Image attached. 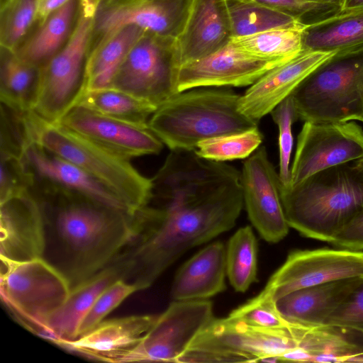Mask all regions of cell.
<instances>
[{"label": "cell", "mask_w": 363, "mask_h": 363, "mask_svg": "<svg viewBox=\"0 0 363 363\" xmlns=\"http://www.w3.org/2000/svg\"><path fill=\"white\" fill-rule=\"evenodd\" d=\"M45 226L60 253L58 269L71 288L89 279L155 228L147 207L133 214L85 196L65 191H35Z\"/></svg>", "instance_id": "1"}, {"label": "cell", "mask_w": 363, "mask_h": 363, "mask_svg": "<svg viewBox=\"0 0 363 363\" xmlns=\"http://www.w3.org/2000/svg\"><path fill=\"white\" fill-rule=\"evenodd\" d=\"M243 203L240 180L205 197L153 205L162 211L160 223L145 241L128 250L132 282L141 290L150 287L187 250L230 230Z\"/></svg>", "instance_id": "2"}, {"label": "cell", "mask_w": 363, "mask_h": 363, "mask_svg": "<svg viewBox=\"0 0 363 363\" xmlns=\"http://www.w3.org/2000/svg\"><path fill=\"white\" fill-rule=\"evenodd\" d=\"M289 227L331 242L363 208V177L354 162L320 171L293 186H281Z\"/></svg>", "instance_id": "3"}, {"label": "cell", "mask_w": 363, "mask_h": 363, "mask_svg": "<svg viewBox=\"0 0 363 363\" xmlns=\"http://www.w3.org/2000/svg\"><path fill=\"white\" fill-rule=\"evenodd\" d=\"M240 97L209 87L182 91L157 108L148 127L171 150H196L202 140L258 127L239 111Z\"/></svg>", "instance_id": "4"}, {"label": "cell", "mask_w": 363, "mask_h": 363, "mask_svg": "<svg viewBox=\"0 0 363 363\" xmlns=\"http://www.w3.org/2000/svg\"><path fill=\"white\" fill-rule=\"evenodd\" d=\"M29 122L33 138L42 146L74 163L113 191L131 213L146 206L152 183L121 155L33 111Z\"/></svg>", "instance_id": "5"}, {"label": "cell", "mask_w": 363, "mask_h": 363, "mask_svg": "<svg viewBox=\"0 0 363 363\" xmlns=\"http://www.w3.org/2000/svg\"><path fill=\"white\" fill-rule=\"evenodd\" d=\"M308 362L299 347L294 325L269 328L228 315L213 318L177 363Z\"/></svg>", "instance_id": "6"}, {"label": "cell", "mask_w": 363, "mask_h": 363, "mask_svg": "<svg viewBox=\"0 0 363 363\" xmlns=\"http://www.w3.org/2000/svg\"><path fill=\"white\" fill-rule=\"evenodd\" d=\"M291 95L304 122L358 121L363 113V50L335 55Z\"/></svg>", "instance_id": "7"}, {"label": "cell", "mask_w": 363, "mask_h": 363, "mask_svg": "<svg viewBox=\"0 0 363 363\" xmlns=\"http://www.w3.org/2000/svg\"><path fill=\"white\" fill-rule=\"evenodd\" d=\"M70 289L65 275L43 257L22 262L1 259L2 301L23 325L41 337Z\"/></svg>", "instance_id": "8"}, {"label": "cell", "mask_w": 363, "mask_h": 363, "mask_svg": "<svg viewBox=\"0 0 363 363\" xmlns=\"http://www.w3.org/2000/svg\"><path fill=\"white\" fill-rule=\"evenodd\" d=\"M97 3L98 0H82L80 16L70 40L40 68L38 86L31 111L46 121L57 122L84 91Z\"/></svg>", "instance_id": "9"}, {"label": "cell", "mask_w": 363, "mask_h": 363, "mask_svg": "<svg viewBox=\"0 0 363 363\" xmlns=\"http://www.w3.org/2000/svg\"><path fill=\"white\" fill-rule=\"evenodd\" d=\"M181 66L177 39L145 32L129 51L109 88L126 92L157 108L177 91Z\"/></svg>", "instance_id": "10"}, {"label": "cell", "mask_w": 363, "mask_h": 363, "mask_svg": "<svg viewBox=\"0 0 363 363\" xmlns=\"http://www.w3.org/2000/svg\"><path fill=\"white\" fill-rule=\"evenodd\" d=\"M191 4L192 0H98L89 55L128 26L177 39L186 26Z\"/></svg>", "instance_id": "11"}, {"label": "cell", "mask_w": 363, "mask_h": 363, "mask_svg": "<svg viewBox=\"0 0 363 363\" xmlns=\"http://www.w3.org/2000/svg\"><path fill=\"white\" fill-rule=\"evenodd\" d=\"M214 318L207 299L174 300L139 343L116 363L175 362Z\"/></svg>", "instance_id": "12"}, {"label": "cell", "mask_w": 363, "mask_h": 363, "mask_svg": "<svg viewBox=\"0 0 363 363\" xmlns=\"http://www.w3.org/2000/svg\"><path fill=\"white\" fill-rule=\"evenodd\" d=\"M362 158L363 129L353 121H305L297 138L287 186L320 171Z\"/></svg>", "instance_id": "13"}, {"label": "cell", "mask_w": 363, "mask_h": 363, "mask_svg": "<svg viewBox=\"0 0 363 363\" xmlns=\"http://www.w3.org/2000/svg\"><path fill=\"white\" fill-rule=\"evenodd\" d=\"M149 203L189 200L209 196L241 180V172L224 162L205 159L195 150H171L151 179Z\"/></svg>", "instance_id": "14"}, {"label": "cell", "mask_w": 363, "mask_h": 363, "mask_svg": "<svg viewBox=\"0 0 363 363\" xmlns=\"http://www.w3.org/2000/svg\"><path fill=\"white\" fill-rule=\"evenodd\" d=\"M363 277V252L328 248L295 250L260 292L277 300L295 290L340 279Z\"/></svg>", "instance_id": "15"}, {"label": "cell", "mask_w": 363, "mask_h": 363, "mask_svg": "<svg viewBox=\"0 0 363 363\" xmlns=\"http://www.w3.org/2000/svg\"><path fill=\"white\" fill-rule=\"evenodd\" d=\"M243 201L249 219L260 236L276 243L288 234L279 173L261 146L244 162L241 172Z\"/></svg>", "instance_id": "16"}, {"label": "cell", "mask_w": 363, "mask_h": 363, "mask_svg": "<svg viewBox=\"0 0 363 363\" xmlns=\"http://www.w3.org/2000/svg\"><path fill=\"white\" fill-rule=\"evenodd\" d=\"M288 61L259 58L230 43L208 56L182 64L177 74V91L252 85L267 72Z\"/></svg>", "instance_id": "17"}, {"label": "cell", "mask_w": 363, "mask_h": 363, "mask_svg": "<svg viewBox=\"0 0 363 363\" xmlns=\"http://www.w3.org/2000/svg\"><path fill=\"white\" fill-rule=\"evenodd\" d=\"M21 157L31 178L32 189L76 193L130 213L102 183L74 163L47 150L34 138L26 143Z\"/></svg>", "instance_id": "18"}, {"label": "cell", "mask_w": 363, "mask_h": 363, "mask_svg": "<svg viewBox=\"0 0 363 363\" xmlns=\"http://www.w3.org/2000/svg\"><path fill=\"white\" fill-rule=\"evenodd\" d=\"M0 257L15 262L43 257L45 224L40 203L30 188L0 200Z\"/></svg>", "instance_id": "19"}, {"label": "cell", "mask_w": 363, "mask_h": 363, "mask_svg": "<svg viewBox=\"0 0 363 363\" xmlns=\"http://www.w3.org/2000/svg\"><path fill=\"white\" fill-rule=\"evenodd\" d=\"M55 123L130 160L158 154L163 147L148 125L130 123L79 106Z\"/></svg>", "instance_id": "20"}, {"label": "cell", "mask_w": 363, "mask_h": 363, "mask_svg": "<svg viewBox=\"0 0 363 363\" xmlns=\"http://www.w3.org/2000/svg\"><path fill=\"white\" fill-rule=\"evenodd\" d=\"M336 55L335 51L303 50L293 59L267 72L240 95L239 111L258 123L311 74Z\"/></svg>", "instance_id": "21"}, {"label": "cell", "mask_w": 363, "mask_h": 363, "mask_svg": "<svg viewBox=\"0 0 363 363\" xmlns=\"http://www.w3.org/2000/svg\"><path fill=\"white\" fill-rule=\"evenodd\" d=\"M133 267V260L123 252L109 265L71 288L63 304L48 320L43 337L55 345L76 339L82 320L97 298L115 281L130 278Z\"/></svg>", "instance_id": "22"}, {"label": "cell", "mask_w": 363, "mask_h": 363, "mask_svg": "<svg viewBox=\"0 0 363 363\" xmlns=\"http://www.w3.org/2000/svg\"><path fill=\"white\" fill-rule=\"evenodd\" d=\"M157 317L133 315L104 320L87 333L57 345L90 359L116 363L139 343Z\"/></svg>", "instance_id": "23"}, {"label": "cell", "mask_w": 363, "mask_h": 363, "mask_svg": "<svg viewBox=\"0 0 363 363\" xmlns=\"http://www.w3.org/2000/svg\"><path fill=\"white\" fill-rule=\"evenodd\" d=\"M232 38L227 0H192L186 26L177 38L181 65L219 50Z\"/></svg>", "instance_id": "24"}, {"label": "cell", "mask_w": 363, "mask_h": 363, "mask_svg": "<svg viewBox=\"0 0 363 363\" xmlns=\"http://www.w3.org/2000/svg\"><path fill=\"white\" fill-rule=\"evenodd\" d=\"M360 278L340 279L295 290L276 300V307L284 319L293 325L325 326L330 313Z\"/></svg>", "instance_id": "25"}, {"label": "cell", "mask_w": 363, "mask_h": 363, "mask_svg": "<svg viewBox=\"0 0 363 363\" xmlns=\"http://www.w3.org/2000/svg\"><path fill=\"white\" fill-rule=\"evenodd\" d=\"M226 247L210 243L184 263L172 286L173 300L208 299L225 289Z\"/></svg>", "instance_id": "26"}, {"label": "cell", "mask_w": 363, "mask_h": 363, "mask_svg": "<svg viewBox=\"0 0 363 363\" xmlns=\"http://www.w3.org/2000/svg\"><path fill=\"white\" fill-rule=\"evenodd\" d=\"M82 0H69L33 29L13 50L24 62L40 68L69 42L77 27Z\"/></svg>", "instance_id": "27"}, {"label": "cell", "mask_w": 363, "mask_h": 363, "mask_svg": "<svg viewBox=\"0 0 363 363\" xmlns=\"http://www.w3.org/2000/svg\"><path fill=\"white\" fill-rule=\"evenodd\" d=\"M303 50L335 51L342 55L363 50V7L338 9L307 23Z\"/></svg>", "instance_id": "28"}, {"label": "cell", "mask_w": 363, "mask_h": 363, "mask_svg": "<svg viewBox=\"0 0 363 363\" xmlns=\"http://www.w3.org/2000/svg\"><path fill=\"white\" fill-rule=\"evenodd\" d=\"M137 26L122 28L88 57L85 91L109 88L126 55L145 33Z\"/></svg>", "instance_id": "29"}, {"label": "cell", "mask_w": 363, "mask_h": 363, "mask_svg": "<svg viewBox=\"0 0 363 363\" xmlns=\"http://www.w3.org/2000/svg\"><path fill=\"white\" fill-rule=\"evenodd\" d=\"M39 77V67L24 62L13 50L1 46V104L21 111H30Z\"/></svg>", "instance_id": "30"}, {"label": "cell", "mask_w": 363, "mask_h": 363, "mask_svg": "<svg viewBox=\"0 0 363 363\" xmlns=\"http://www.w3.org/2000/svg\"><path fill=\"white\" fill-rule=\"evenodd\" d=\"M233 38L277 29H304L301 18L253 0H227Z\"/></svg>", "instance_id": "31"}, {"label": "cell", "mask_w": 363, "mask_h": 363, "mask_svg": "<svg viewBox=\"0 0 363 363\" xmlns=\"http://www.w3.org/2000/svg\"><path fill=\"white\" fill-rule=\"evenodd\" d=\"M74 106L130 123L147 126L157 109L133 95L113 88L85 91Z\"/></svg>", "instance_id": "32"}, {"label": "cell", "mask_w": 363, "mask_h": 363, "mask_svg": "<svg viewBox=\"0 0 363 363\" xmlns=\"http://www.w3.org/2000/svg\"><path fill=\"white\" fill-rule=\"evenodd\" d=\"M343 330L330 326L305 328L295 325L299 347L312 362H345L363 349L348 339Z\"/></svg>", "instance_id": "33"}, {"label": "cell", "mask_w": 363, "mask_h": 363, "mask_svg": "<svg viewBox=\"0 0 363 363\" xmlns=\"http://www.w3.org/2000/svg\"><path fill=\"white\" fill-rule=\"evenodd\" d=\"M226 274L238 292L246 291L257 281V242L249 225L239 228L228 241Z\"/></svg>", "instance_id": "34"}, {"label": "cell", "mask_w": 363, "mask_h": 363, "mask_svg": "<svg viewBox=\"0 0 363 363\" xmlns=\"http://www.w3.org/2000/svg\"><path fill=\"white\" fill-rule=\"evenodd\" d=\"M303 29H277L233 38L238 49L265 60H290L303 50Z\"/></svg>", "instance_id": "35"}, {"label": "cell", "mask_w": 363, "mask_h": 363, "mask_svg": "<svg viewBox=\"0 0 363 363\" xmlns=\"http://www.w3.org/2000/svg\"><path fill=\"white\" fill-rule=\"evenodd\" d=\"M262 140L263 135L256 127L202 140L195 152L201 157L218 162L247 158L259 147Z\"/></svg>", "instance_id": "36"}, {"label": "cell", "mask_w": 363, "mask_h": 363, "mask_svg": "<svg viewBox=\"0 0 363 363\" xmlns=\"http://www.w3.org/2000/svg\"><path fill=\"white\" fill-rule=\"evenodd\" d=\"M39 0H11L0 10V45L14 50L37 21Z\"/></svg>", "instance_id": "37"}, {"label": "cell", "mask_w": 363, "mask_h": 363, "mask_svg": "<svg viewBox=\"0 0 363 363\" xmlns=\"http://www.w3.org/2000/svg\"><path fill=\"white\" fill-rule=\"evenodd\" d=\"M271 116L279 130V176L283 186L290 182V160L293 148L292 125L298 119L291 95L272 111Z\"/></svg>", "instance_id": "38"}, {"label": "cell", "mask_w": 363, "mask_h": 363, "mask_svg": "<svg viewBox=\"0 0 363 363\" xmlns=\"http://www.w3.org/2000/svg\"><path fill=\"white\" fill-rule=\"evenodd\" d=\"M140 290L138 284L127 282L125 279H119L110 285L97 298L82 320L79 328L78 337L94 329L126 298Z\"/></svg>", "instance_id": "39"}, {"label": "cell", "mask_w": 363, "mask_h": 363, "mask_svg": "<svg viewBox=\"0 0 363 363\" xmlns=\"http://www.w3.org/2000/svg\"><path fill=\"white\" fill-rule=\"evenodd\" d=\"M229 315L262 328H283L291 325L279 313L275 301L262 293L233 310Z\"/></svg>", "instance_id": "40"}, {"label": "cell", "mask_w": 363, "mask_h": 363, "mask_svg": "<svg viewBox=\"0 0 363 363\" xmlns=\"http://www.w3.org/2000/svg\"><path fill=\"white\" fill-rule=\"evenodd\" d=\"M325 326L363 335V277L327 318Z\"/></svg>", "instance_id": "41"}, {"label": "cell", "mask_w": 363, "mask_h": 363, "mask_svg": "<svg viewBox=\"0 0 363 363\" xmlns=\"http://www.w3.org/2000/svg\"><path fill=\"white\" fill-rule=\"evenodd\" d=\"M1 156L0 200L30 188L31 178L21 157Z\"/></svg>", "instance_id": "42"}, {"label": "cell", "mask_w": 363, "mask_h": 363, "mask_svg": "<svg viewBox=\"0 0 363 363\" xmlns=\"http://www.w3.org/2000/svg\"><path fill=\"white\" fill-rule=\"evenodd\" d=\"M253 1L290 13L301 18L303 21L305 16L310 18L313 17V21H315L340 9V6L336 4L315 0Z\"/></svg>", "instance_id": "43"}, {"label": "cell", "mask_w": 363, "mask_h": 363, "mask_svg": "<svg viewBox=\"0 0 363 363\" xmlns=\"http://www.w3.org/2000/svg\"><path fill=\"white\" fill-rule=\"evenodd\" d=\"M330 243L342 249L363 250V208Z\"/></svg>", "instance_id": "44"}, {"label": "cell", "mask_w": 363, "mask_h": 363, "mask_svg": "<svg viewBox=\"0 0 363 363\" xmlns=\"http://www.w3.org/2000/svg\"><path fill=\"white\" fill-rule=\"evenodd\" d=\"M69 0H39L37 24L41 23L52 12L65 5Z\"/></svg>", "instance_id": "45"}, {"label": "cell", "mask_w": 363, "mask_h": 363, "mask_svg": "<svg viewBox=\"0 0 363 363\" xmlns=\"http://www.w3.org/2000/svg\"><path fill=\"white\" fill-rule=\"evenodd\" d=\"M363 7V0H342L340 9Z\"/></svg>", "instance_id": "46"}, {"label": "cell", "mask_w": 363, "mask_h": 363, "mask_svg": "<svg viewBox=\"0 0 363 363\" xmlns=\"http://www.w3.org/2000/svg\"><path fill=\"white\" fill-rule=\"evenodd\" d=\"M345 362H363V349L348 357Z\"/></svg>", "instance_id": "47"}, {"label": "cell", "mask_w": 363, "mask_h": 363, "mask_svg": "<svg viewBox=\"0 0 363 363\" xmlns=\"http://www.w3.org/2000/svg\"><path fill=\"white\" fill-rule=\"evenodd\" d=\"M354 165L358 172L363 177V158L354 162Z\"/></svg>", "instance_id": "48"}, {"label": "cell", "mask_w": 363, "mask_h": 363, "mask_svg": "<svg viewBox=\"0 0 363 363\" xmlns=\"http://www.w3.org/2000/svg\"><path fill=\"white\" fill-rule=\"evenodd\" d=\"M315 1H319L331 3V4H336V5L339 6H340L341 3H342V0H315Z\"/></svg>", "instance_id": "49"}, {"label": "cell", "mask_w": 363, "mask_h": 363, "mask_svg": "<svg viewBox=\"0 0 363 363\" xmlns=\"http://www.w3.org/2000/svg\"><path fill=\"white\" fill-rule=\"evenodd\" d=\"M11 0H0V10L3 9Z\"/></svg>", "instance_id": "50"}, {"label": "cell", "mask_w": 363, "mask_h": 363, "mask_svg": "<svg viewBox=\"0 0 363 363\" xmlns=\"http://www.w3.org/2000/svg\"><path fill=\"white\" fill-rule=\"evenodd\" d=\"M358 121L363 122V113L362 114Z\"/></svg>", "instance_id": "51"}, {"label": "cell", "mask_w": 363, "mask_h": 363, "mask_svg": "<svg viewBox=\"0 0 363 363\" xmlns=\"http://www.w3.org/2000/svg\"><path fill=\"white\" fill-rule=\"evenodd\" d=\"M238 1H240V0H238Z\"/></svg>", "instance_id": "52"}]
</instances>
